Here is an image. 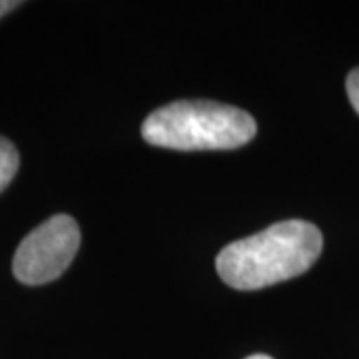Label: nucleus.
<instances>
[{"label": "nucleus", "instance_id": "f257e3e1", "mask_svg": "<svg viewBox=\"0 0 359 359\" xmlns=\"http://www.w3.org/2000/svg\"><path fill=\"white\" fill-rule=\"evenodd\" d=\"M323 248L321 231L304 219H285L228 244L218 254L219 278L236 290H262L308 271Z\"/></svg>", "mask_w": 359, "mask_h": 359}, {"label": "nucleus", "instance_id": "0eeeda50", "mask_svg": "<svg viewBox=\"0 0 359 359\" xmlns=\"http://www.w3.org/2000/svg\"><path fill=\"white\" fill-rule=\"evenodd\" d=\"M245 359H271L269 355H264V353H256V355H250V358Z\"/></svg>", "mask_w": 359, "mask_h": 359}, {"label": "nucleus", "instance_id": "423d86ee", "mask_svg": "<svg viewBox=\"0 0 359 359\" xmlns=\"http://www.w3.org/2000/svg\"><path fill=\"white\" fill-rule=\"evenodd\" d=\"M16 6H20V2H14V0H0V18L4 14H8L11 11H14Z\"/></svg>", "mask_w": 359, "mask_h": 359}, {"label": "nucleus", "instance_id": "20e7f679", "mask_svg": "<svg viewBox=\"0 0 359 359\" xmlns=\"http://www.w3.org/2000/svg\"><path fill=\"white\" fill-rule=\"evenodd\" d=\"M20 156L13 142L0 136V192L6 190V186L13 182V178L18 172Z\"/></svg>", "mask_w": 359, "mask_h": 359}, {"label": "nucleus", "instance_id": "f03ea898", "mask_svg": "<svg viewBox=\"0 0 359 359\" xmlns=\"http://www.w3.org/2000/svg\"><path fill=\"white\" fill-rule=\"evenodd\" d=\"M256 120L245 110L212 100H178L142 124L148 144L172 150H233L254 140Z\"/></svg>", "mask_w": 359, "mask_h": 359}, {"label": "nucleus", "instance_id": "39448f33", "mask_svg": "<svg viewBox=\"0 0 359 359\" xmlns=\"http://www.w3.org/2000/svg\"><path fill=\"white\" fill-rule=\"evenodd\" d=\"M346 88H347V96H349V102H351V106L355 108V112L359 114V68H355V70H351V72H349V76H347V82H346Z\"/></svg>", "mask_w": 359, "mask_h": 359}, {"label": "nucleus", "instance_id": "7ed1b4c3", "mask_svg": "<svg viewBox=\"0 0 359 359\" xmlns=\"http://www.w3.org/2000/svg\"><path fill=\"white\" fill-rule=\"evenodd\" d=\"M80 248V228L74 218L58 214L40 224L20 242L13 259L18 282L42 285L60 278Z\"/></svg>", "mask_w": 359, "mask_h": 359}]
</instances>
